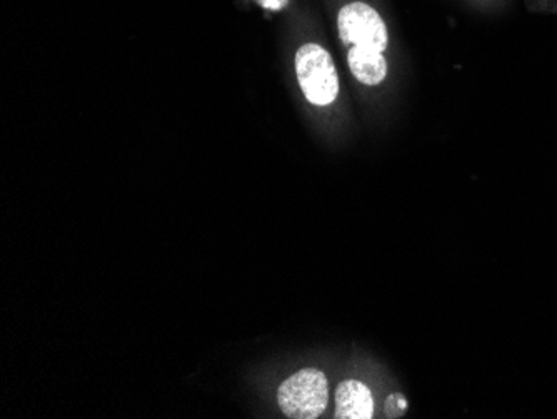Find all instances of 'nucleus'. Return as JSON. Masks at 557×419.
Returning a JSON list of instances; mask_svg holds the SVG:
<instances>
[{
	"instance_id": "nucleus-3",
	"label": "nucleus",
	"mask_w": 557,
	"mask_h": 419,
	"mask_svg": "<svg viewBox=\"0 0 557 419\" xmlns=\"http://www.w3.org/2000/svg\"><path fill=\"white\" fill-rule=\"evenodd\" d=\"M337 26L344 44L377 52H384L387 47V29L383 19L368 4L354 2L346 5L337 19Z\"/></svg>"
},
{
	"instance_id": "nucleus-5",
	"label": "nucleus",
	"mask_w": 557,
	"mask_h": 419,
	"mask_svg": "<svg viewBox=\"0 0 557 419\" xmlns=\"http://www.w3.org/2000/svg\"><path fill=\"white\" fill-rule=\"evenodd\" d=\"M347 61L354 77L366 86H377L386 77L387 64L383 52L372 51L366 47H350Z\"/></svg>"
},
{
	"instance_id": "nucleus-4",
	"label": "nucleus",
	"mask_w": 557,
	"mask_h": 419,
	"mask_svg": "<svg viewBox=\"0 0 557 419\" xmlns=\"http://www.w3.org/2000/svg\"><path fill=\"white\" fill-rule=\"evenodd\" d=\"M374 399L371 390L358 380H346L336 391L337 419H371Z\"/></svg>"
},
{
	"instance_id": "nucleus-2",
	"label": "nucleus",
	"mask_w": 557,
	"mask_h": 419,
	"mask_svg": "<svg viewBox=\"0 0 557 419\" xmlns=\"http://www.w3.org/2000/svg\"><path fill=\"white\" fill-rule=\"evenodd\" d=\"M296 72L300 89L308 101L315 106H329L336 101L339 79L333 59L324 47L306 44L296 54Z\"/></svg>"
},
{
	"instance_id": "nucleus-1",
	"label": "nucleus",
	"mask_w": 557,
	"mask_h": 419,
	"mask_svg": "<svg viewBox=\"0 0 557 419\" xmlns=\"http://www.w3.org/2000/svg\"><path fill=\"white\" fill-rule=\"evenodd\" d=\"M327 402V378L314 368L300 369L287 378L277 391L278 408L287 418H319L325 411Z\"/></svg>"
}]
</instances>
